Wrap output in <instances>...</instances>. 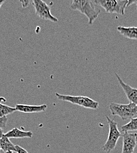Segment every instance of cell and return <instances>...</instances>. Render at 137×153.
Wrapping results in <instances>:
<instances>
[{"label":"cell","instance_id":"cell-6","mask_svg":"<svg viewBox=\"0 0 137 153\" xmlns=\"http://www.w3.org/2000/svg\"><path fill=\"white\" fill-rule=\"evenodd\" d=\"M31 2L35 9L36 15L40 19L50 21L53 22H58L59 21L56 17L52 14L50 7L44 1L41 0H33Z\"/></svg>","mask_w":137,"mask_h":153},{"label":"cell","instance_id":"cell-1","mask_svg":"<svg viewBox=\"0 0 137 153\" xmlns=\"http://www.w3.org/2000/svg\"><path fill=\"white\" fill-rule=\"evenodd\" d=\"M97 5L94 1L73 0L70 8L86 16L88 19V24L92 25L100 13V10L98 9Z\"/></svg>","mask_w":137,"mask_h":153},{"label":"cell","instance_id":"cell-4","mask_svg":"<svg viewBox=\"0 0 137 153\" xmlns=\"http://www.w3.org/2000/svg\"><path fill=\"white\" fill-rule=\"evenodd\" d=\"M109 125V134L108 139L105 144L103 146L102 149L107 153H110L114 150L117 144L119 138L122 136L120 131L118 127L117 123L114 119H111L108 116H106Z\"/></svg>","mask_w":137,"mask_h":153},{"label":"cell","instance_id":"cell-15","mask_svg":"<svg viewBox=\"0 0 137 153\" xmlns=\"http://www.w3.org/2000/svg\"><path fill=\"white\" fill-rule=\"evenodd\" d=\"M8 122V118L7 117H0V128L3 129L6 127Z\"/></svg>","mask_w":137,"mask_h":153},{"label":"cell","instance_id":"cell-13","mask_svg":"<svg viewBox=\"0 0 137 153\" xmlns=\"http://www.w3.org/2000/svg\"><path fill=\"white\" fill-rule=\"evenodd\" d=\"M122 132H128L131 131H137V117L133 118L127 124L121 126Z\"/></svg>","mask_w":137,"mask_h":153},{"label":"cell","instance_id":"cell-5","mask_svg":"<svg viewBox=\"0 0 137 153\" xmlns=\"http://www.w3.org/2000/svg\"><path fill=\"white\" fill-rule=\"evenodd\" d=\"M95 3L102 7L106 13H116L121 16L125 14V10L128 7L127 0H94Z\"/></svg>","mask_w":137,"mask_h":153},{"label":"cell","instance_id":"cell-22","mask_svg":"<svg viewBox=\"0 0 137 153\" xmlns=\"http://www.w3.org/2000/svg\"><path fill=\"white\" fill-rule=\"evenodd\" d=\"M0 149H1V148H0Z\"/></svg>","mask_w":137,"mask_h":153},{"label":"cell","instance_id":"cell-21","mask_svg":"<svg viewBox=\"0 0 137 153\" xmlns=\"http://www.w3.org/2000/svg\"><path fill=\"white\" fill-rule=\"evenodd\" d=\"M136 5H137V2L136 3Z\"/></svg>","mask_w":137,"mask_h":153},{"label":"cell","instance_id":"cell-16","mask_svg":"<svg viewBox=\"0 0 137 153\" xmlns=\"http://www.w3.org/2000/svg\"><path fill=\"white\" fill-rule=\"evenodd\" d=\"M16 152L17 153H28L26 150H25L24 149H23L19 146H16Z\"/></svg>","mask_w":137,"mask_h":153},{"label":"cell","instance_id":"cell-9","mask_svg":"<svg viewBox=\"0 0 137 153\" xmlns=\"http://www.w3.org/2000/svg\"><path fill=\"white\" fill-rule=\"evenodd\" d=\"M17 111H20L24 113H37L44 111L47 108L46 104L40 105H31L26 104H16L15 107Z\"/></svg>","mask_w":137,"mask_h":153},{"label":"cell","instance_id":"cell-2","mask_svg":"<svg viewBox=\"0 0 137 153\" xmlns=\"http://www.w3.org/2000/svg\"><path fill=\"white\" fill-rule=\"evenodd\" d=\"M55 96L59 100L69 102L85 108L97 110L99 105L98 102L86 96L63 95L58 93H56Z\"/></svg>","mask_w":137,"mask_h":153},{"label":"cell","instance_id":"cell-20","mask_svg":"<svg viewBox=\"0 0 137 153\" xmlns=\"http://www.w3.org/2000/svg\"><path fill=\"white\" fill-rule=\"evenodd\" d=\"M5 153H13V152H7Z\"/></svg>","mask_w":137,"mask_h":153},{"label":"cell","instance_id":"cell-12","mask_svg":"<svg viewBox=\"0 0 137 153\" xmlns=\"http://www.w3.org/2000/svg\"><path fill=\"white\" fill-rule=\"evenodd\" d=\"M0 148L2 150H3L5 153L7 152H16V146H14L7 138L5 135L0 138Z\"/></svg>","mask_w":137,"mask_h":153},{"label":"cell","instance_id":"cell-14","mask_svg":"<svg viewBox=\"0 0 137 153\" xmlns=\"http://www.w3.org/2000/svg\"><path fill=\"white\" fill-rule=\"evenodd\" d=\"M17 111L16 108L2 104L0 102V117H7V115Z\"/></svg>","mask_w":137,"mask_h":153},{"label":"cell","instance_id":"cell-8","mask_svg":"<svg viewBox=\"0 0 137 153\" xmlns=\"http://www.w3.org/2000/svg\"><path fill=\"white\" fill-rule=\"evenodd\" d=\"M115 74L117 78L119 84L123 89L127 98L129 100L130 102L136 104L137 106V88H133L128 84H126L124 81H123V80L117 73H115Z\"/></svg>","mask_w":137,"mask_h":153},{"label":"cell","instance_id":"cell-10","mask_svg":"<svg viewBox=\"0 0 137 153\" xmlns=\"http://www.w3.org/2000/svg\"><path fill=\"white\" fill-rule=\"evenodd\" d=\"M118 32L126 38L137 40V27H122L118 26Z\"/></svg>","mask_w":137,"mask_h":153},{"label":"cell","instance_id":"cell-17","mask_svg":"<svg viewBox=\"0 0 137 153\" xmlns=\"http://www.w3.org/2000/svg\"><path fill=\"white\" fill-rule=\"evenodd\" d=\"M20 2L21 3L22 7L23 8H26L29 5V4L31 1H27V0H23V1H20Z\"/></svg>","mask_w":137,"mask_h":153},{"label":"cell","instance_id":"cell-19","mask_svg":"<svg viewBox=\"0 0 137 153\" xmlns=\"http://www.w3.org/2000/svg\"><path fill=\"white\" fill-rule=\"evenodd\" d=\"M5 2V0H0V10L1 8L2 5H3V4Z\"/></svg>","mask_w":137,"mask_h":153},{"label":"cell","instance_id":"cell-18","mask_svg":"<svg viewBox=\"0 0 137 153\" xmlns=\"http://www.w3.org/2000/svg\"><path fill=\"white\" fill-rule=\"evenodd\" d=\"M4 135V130H3V129H2V128H0V138H1L3 137Z\"/></svg>","mask_w":137,"mask_h":153},{"label":"cell","instance_id":"cell-3","mask_svg":"<svg viewBox=\"0 0 137 153\" xmlns=\"http://www.w3.org/2000/svg\"><path fill=\"white\" fill-rule=\"evenodd\" d=\"M109 108L112 115L119 116L122 120L131 119L137 115V106L132 102L128 104L111 103Z\"/></svg>","mask_w":137,"mask_h":153},{"label":"cell","instance_id":"cell-7","mask_svg":"<svg viewBox=\"0 0 137 153\" xmlns=\"http://www.w3.org/2000/svg\"><path fill=\"white\" fill-rule=\"evenodd\" d=\"M123 137V144L121 153H134L137 145V133L124 132Z\"/></svg>","mask_w":137,"mask_h":153},{"label":"cell","instance_id":"cell-11","mask_svg":"<svg viewBox=\"0 0 137 153\" xmlns=\"http://www.w3.org/2000/svg\"><path fill=\"white\" fill-rule=\"evenodd\" d=\"M4 135L8 138H31L33 134L30 131H22L18 129L17 127H15L11 130L7 132Z\"/></svg>","mask_w":137,"mask_h":153}]
</instances>
